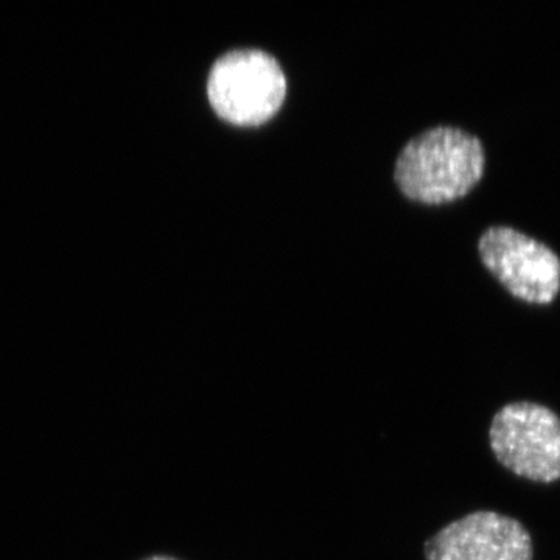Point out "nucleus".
I'll return each instance as SVG.
<instances>
[{
    "label": "nucleus",
    "instance_id": "423d86ee",
    "mask_svg": "<svg viewBox=\"0 0 560 560\" xmlns=\"http://www.w3.org/2000/svg\"><path fill=\"white\" fill-rule=\"evenodd\" d=\"M145 560H179V559L171 558V556H153V558H149Z\"/></svg>",
    "mask_w": 560,
    "mask_h": 560
},
{
    "label": "nucleus",
    "instance_id": "f03ea898",
    "mask_svg": "<svg viewBox=\"0 0 560 560\" xmlns=\"http://www.w3.org/2000/svg\"><path fill=\"white\" fill-rule=\"evenodd\" d=\"M206 91L220 119L237 127H259L282 108L287 75L267 51L231 50L213 62Z\"/></svg>",
    "mask_w": 560,
    "mask_h": 560
},
{
    "label": "nucleus",
    "instance_id": "7ed1b4c3",
    "mask_svg": "<svg viewBox=\"0 0 560 560\" xmlns=\"http://www.w3.org/2000/svg\"><path fill=\"white\" fill-rule=\"evenodd\" d=\"M490 448L504 467L534 482L560 480V418L534 401H515L493 416Z\"/></svg>",
    "mask_w": 560,
    "mask_h": 560
},
{
    "label": "nucleus",
    "instance_id": "39448f33",
    "mask_svg": "<svg viewBox=\"0 0 560 560\" xmlns=\"http://www.w3.org/2000/svg\"><path fill=\"white\" fill-rule=\"evenodd\" d=\"M427 560H533L529 530L515 518L478 511L448 523L423 547Z\"/></svg>",
    "mask_w": 560,
    "mask_h": 560
},
{
    "label": "nucleus",
    "instance_id": "f257e3e1",
    "mask_svg": "<svg viewBox=\"0 0 560 560\" xmlns=\"http://www.w3.org/2000/svg\"><path fill=\"white\" fill-rule=\"evenodd\" d=\"M481 140L455 127L420 132L401 149L394 178L405 197L438 206L459 200L485 176Z\"/></svg>",
    "mask_w": 560,
    "mask_h": 560
},
{
    "label": "nucleus",
    "instance_id": "20e7f679",
    "mask_svg": "<svg viewBox=\"0 0 560 560\" xmlns=\"http://www.w3.org/2000/svg\"><path fill=\"white\" fill-rule=\"evenodd\" d=\"M478 253L486 270L523 302L548 305L560 291V259L545 243L510 226L482 232Z\"/></svg>",
    "mask_w": 560,
    "mask_h": 560
}]
</instances>
